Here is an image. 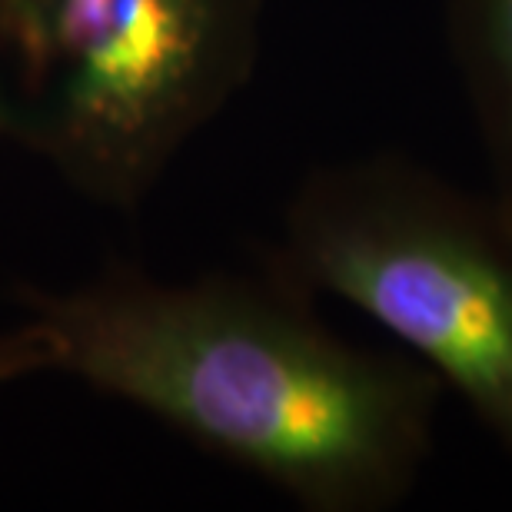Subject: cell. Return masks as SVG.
<instances>
[{
    "label": "cell",
    "instance_id": "cell-2",
    "mask_svg": "<svg viewBox=\"0 0 512 512\" xmlns=\"http://www.w3.org/2000/svg\"><path fill=\"white\" fill-rule=\"evenodd\" d=\"M266 0H0L10 137L110 210H137L250 84Z\"/></svg>",
    "mask_w": 512,
    "mask_h": 512
},
{
    "label": "cell",
    "instance_id": "cell-5",
    "mask_svg": "<svg viewBox=\"0 0 512 512\" xmlns=\"http://www.w3.org/2000/svg\"><path fill=\"white\" fill-rule=\"evenodd\" d=\"M40 373H47V356L34 333L20 320L14 326H4L0 330V389Z\"/></svg>",
    "mask_w": 512,
    "mask_h": 512
},
{
    "label": "cell",
    "instance_id": "cell-6",
    "mask_svg": "<svg viewBox=\"0 0 512 512\" xmlns=\"http://www.w3.org/2000/svg\"><path fill=\"white\" fill-rule=\"evenodd\" d=\"M10 137V120H7V107H4V97H0V140Z\"/></svg>",
    "mask_w": 512,
    "mask_h": 512
},
{
    "label": "cell",
    "instance_id": "cell-3",
    "mask_svg": "<svg viewBox=\"0 0 512 512\" xmlns=\"http://www.w3.org/2000/svg\"><path fill=\"white\" fill-rule=\"evenodd\" d=\"M276 273L380 323L512 456V207L403 157L316 167L283 210Z\"/></svg>",
    "mask_w": 512,
    "mask_h": 512
},
{
    "label": "cell",
    "instance_id": "cell-4",
    "mask_svg": "<svg viewBox=\"0 0 512 512\" xmlns=\"http://www.w3.org/2000/svg\"><path fill=\"white\" fill-rule=\"evenodd\" d=\"M446 34L493 190L512 207V0H446Z\"/></svg>",
    "mask_w": 512,
    "mask_h": 512
},
{
    "label": "cell",
    "instance_id": "cell-1",
    "mask_svg": "<svg viewBox=\"0 0 512 512\" xmlns=\"http://www.w3.org/2000/svg\"><path fill=\"white\" fill-rule=\"evenodd\" d=\"M47 373L120 399L310 512H386L433 453L443 380L416 356L333 333L313 296L260 276L153 280L110 266L20 290Z\"/></svg>",
    "mask_w": 512,
    "mask_h": 512
}]
</instances>
